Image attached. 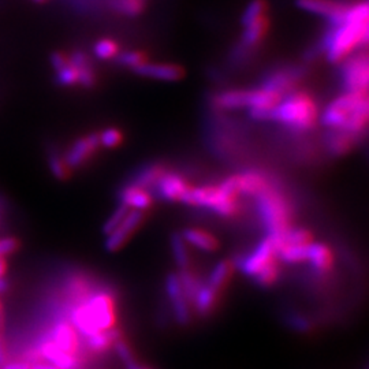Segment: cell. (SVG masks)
Instances as JSON below:
<instances>
[{"instance_id":"cell-19","label":"cell","mask_w":369,"mask_h":369,"mask_svg":"<svg viewBox=\"0 0 369 369\" xmlns=\"http://www.w3.org/2000/svg\"><path fill=\"white\" fill-rule=\"evenodd\" d=\"M212 104L218 110L249 108L251 91H226V92L218 93L212 99Z\"/></svg>"},{"instance_id":"cell-1","label":"cell","mask_w":369,"mask_h":369,"mask_svg":"<svg viewBox=\"0 0 369 369\" xmlns=\"http://www.w3.org/2000/svg\"><path fill=\"white\" fill-rule=\"evenodd\" d=\"M368 14L367 3L349 6L344 23L332 26L324 37V51L330 62H344L356 48L368 43Z\"/></svg>"},{"instance_id":"cell-27","label":"cell","mask_w":369,"mask_h":369,"mask_svg":"<svg viewBox=\"0 0 369 369\" xmlns=\"http://www.w3.org/2000/svg\"><path fill=\"white\" fill-rule=\"evenodd\" d=\"M165 173V168L163 167L162 164H151L146 165L144 168H141L139 173L132 178L130 184L133 186H139V187H151L161 180L163 174Z\"/></svg>"},{"instance_id":"cell-3","label":"cell","mask_w":369,"mask_h":369,"mask_svg":"<svg viewBox=\"0 0 369 369\" xmlns=\"http://www.w3.org/2000/svg\"><path fill=\"white\" fill-rule=\"evenodd\" d=\"M367 93L345 92L331 101L322 115V123L328 129H341L360 136L368 123Z\"/></svg>"},{"instance_id":"cell-2","label":"cell","mask_w":369,"mask_h":369,"mask_svg":"<svg viewBox=\"0 0 369 369\" xmlns=\"http://www.w3.org/2000/svg\"><path fill=\"white\" fill-rule=\"evenodd\" d=\"M66 319L85 339L111 330L116 324L115 297L108 290L94 289L87 300L70 308Z\"/></svg>"},{"instance_id":"cell-43","label":"cell","mask_w":369,"mask_h":369,"mask_svg":"<svg viewBox=\"0 0 369 369\" xmlns=\"http://www.w3.org/2000/svg\"><path fill=\"white\" fill-rule=\"evenodd\" d=\"M32 364L25 363L23 360L18 358H11L8 363H6L0 369H30Z\"/></svg>"},{"instance_id":"cell-41","label":"cell","mask_w":369,"mask_h":369,"mask_svg":"<svg viewBox=\"0 0 369 369\" xmlns=\"http://www.w3.org/2000/svg\"><path fill=\"white\" fill-rule=\"evenodd\" d=\"M289 323H290V325H292L294 330L301 331V332H308V331H311V328H312L311 322H309L306 318H304V316H301V315H297V313H293V315L289 316Z\"/></svg>"},{"instance_id":"cell-33","label":"cell","mask_w":369,"mask_h":369,"mask_svg":"<svg viewBox=\"0 0 369 369\" xmlns=\"http://www.w3.org/2000/svg\"><path fill=\"white\" fill-rule=\"evenodd\" d=\"M115 58L119 65L127 66V68H132V69H136L139 65L148 62V58H146L145 52H141V51L122 52V54H118Z\"/></svg>"},{"instance_id":"cell-28","label":"cell","mask_w":369,"mask_h":369,"mask_svg":"<svg viewBox=\"0 0 369 369\" xmlns=\"http://www.w3.org/2000/svg\"><path fill=\"white\" fill-rule=\"evenodd\" d=\"M280 275V264L277 257L268 261L256 275L254 277V283L260 287H270L274 283H277Z\"/></svg>"},{"instance_id":"cell-48","label":"cell","mask_w":369,"mask_h":369,"mask_svg":"<svg viewBox=\"0 0 369 369\" xmlns=\"http://www.w3.org/2000/svg\"><path fill=\"white\" fill-rule=\"evenodd\" d=\"M129 369H148V368H144V367H141V365H139V364H136L135 367H132V368Z\"/></svg>"},{"instance_id":"cell-45","label":"cell","mask_w":369,"mask_h":369,"mask_svg":"<svg viewBox=\"0 0 369 369\" xmlns=\"http://www.w3.org/2000/svg\"><path fill=\"white\" fill-rule=\"evenodd\" d=\"M6 334V311H4V305L0 300V335Z\"/></svg>"},{"instance_id":"cell-46","label":"cell","mask_w":369,"mask_h":369,"mask_svg":"<svg viewBox=\"0 0 369 369\" xmlns=\"http://www.w3.org/2000/svg\"><path fill=\"white\" fill-rule=\"evenodd\" d=\"M7 271H8L7 258H0V277H6Z\"/></svg>"},{"instance_id":"cell-30","label":"cell","mask_w":369,"mask_h":369,"mask_svg":"<svg viewBox=\"0 0 369 369\" xmlns=\"http://www.w3.org/2000/svg\"><path fill=\"white\" fill-rule=\"evenodd\" d=\"M311 245V244H309ZM309 245H287L279 249L277 260L286 264H299L308 260V246Z\"/></svg>"},{"instance_id":"cell-6","label":"cell","mask_w":369,"mask_h":369,"mask_svg":"<svg viewBox=\"0 0 369 369\" xmlns=\"http://www.w3.org/2000/svg\"><path fill=\"white\" fill-rule=\"evenodd\" d=\"M182 203L187 206L207 208L223 218H232L239 211L238 197L227 194L219 186L190 187Z\"/></svg>"},{"instance_id":"cell-40","label":"cell","mask_w":369,"mask_h":369,"mask_svg":"<svg viewBox=\"0 0 369 369\" xmlns=\"http://www.w3.org/2000/svg\"><path fill=\"white\" fill-rule=\"evenodd\" d=\"M130 211V208L123 206V204H119V207L116 208L114 211V213L107 219V222L104 223L103 226V232L106 235H108L111 231L115 230L116 227L119 226V223L125 219V216L127 215V212Z\"/></svg>"},{"instance_id":"cell-29","label":"cell","mask_w":369,"mask_h":369,"mask_svg":"<svg viewBox=\"0 0 369 369\" xmlns=\"http://www.w3.org/2000/svg\"><path fill=\"white\" fill-rule=\"evenodd\" d=\"M180 280H181V286H182V290H184V297L187 302L193 304V301L196 299L203 282L201 279L197 277L193 271H190V268H186V270H181V275Z\"/></svg>"},{"instance_id":"cell-35","label":"cell","mask_w":369,"mask_h":369,"mask_svg":"<svg viewBox=\"0 0 369 369\" xmlns=\"http://www.w3.org/2000/svg\"><path fill=\"white\" fill-rule=\"evenodd\" d=\"M145 8V0H116V10L125 15L136 17Z\"/></svg>"},{"instance_id":"cell-12","label":"cell","mask_w":369,"mask_h":369,"mask_svg":"<svg viewBox=\"0 0 369 369\" xmlns=\"http://www.w3.org/2000/svg\"><path fill=\"white\" fill-rule=\"evenodd\" d=\"M165 292H167L168 299L171 301L175 320L181 325L190 323L192 313H190L189 302L184 297L181 280L177 274H170L165 279Z\"/></svg>"},{"instance_id":"cell-17","label":"cell","mask_w":369,"mask_h":369,"mask_svg":"<svg viewBox=\"0 0 369 369\" xmlns=\"http://www.w3.org/2000/svg\"><path fill=\"white\" fill-rule=\"evenodd\" d=\"M358 136L341 129H330L325 136V145L332 156H344L353 149Z\"/></svg>"},{"instance_id":"cell-22","label":"cell","mask_w":369,"mask_h":369,"mask_svg":"<svg viewBox=\"0 0 369 369\" xmlns=\"http://www.w3.org/2000/svg\"><path fill=\"white\" fill-rule=\"evenodd\" d=\"M308 260L312 267L318 271V274H325L334 267V256L328 246L324 244L312 242L308 246Z\"/></svg>"},{"instance_id":"cell-37","label":"cell","mask_w":369,"mask_h":369,"mask_svg":"<svg viewBox=\"0 0 369 369\" xmlns=\"http://www.w3.org/2000/svg\"><path fill=\"white\" fill-rule=\"evenodd\" d=\"M94 54L100 59H111L119 54V46L114 40L103 39L97 42V44L94 46Z\"/></svg>"},{"instance_id":"cell-7","label":"cell","mask_w":369,"mask_h":369,"mask_svg":"<svg viewBox=\"0 0 369 369\" xmlns=\"http://www.w3.org/2000/svg\"><path fill=\"white\" fill-rule=\"evenodd\" d=\"M341 70L342 84L346 92L367 93L369 85V61L365 52L350 55Z\"/></svg>"},{"instance_id":"cell-34","label":"cell","mask_w":369,"mask_h":369,"mask_svg":"<svg viewBox=\"0 0 369 369\" xmlns=\"http://www.w3.org/2000/svg\"><path fill=\"white\" fill-rule=\"evenodd\" d=\"M267 8L268 7H267L265 0H252L248 4V7H246V10L242 15V23L246 25V23H252L254 20L263 17V15H267Z\"/></svg>"},{"instance_id":"cell-21","label":"cell","mask_w":369,"mask_h":369,"mask_svg":"<svg viewBox=\"0 0 369 369\" xmlns=\"http://www.w3.org/2000/svg\"><path fill=\"white\" fill-rule=\"evenodd\" d=\"M245 30L242 35V51L248 52L254 46L261 43V40L265 37L268 27H270V21L267 15H263L252 23L244 25Z\"/></svg>"},{"instance_id":"cell-15","label":"cell","mask_w":369,"mask_h":369,"mask_svg":"<svg viewBox=\"0 0 369 369\" xmlns=\"http://www.w3.org/2000/svg\"><path fill=\"white\" fill-rule=\"evenodd\" d=\"M137 74L142 77H148L152 80H159V81H180L184 75V71L178 65H171V63H149L145 62L142 65L133 69Z\"/></svg>"},{"instance_id":"cell-31","label":"cell","mask_w":369,"mask_h":369,"mask_svg":"<svg viewBox=\"0 0 369 369\" xmlns=\"http://www.w3.org/2000/svg\"><path fill=\"white\" fill-rule=\"evenodd\" d=\"M171 249H173V254H174L177 265L181 270L189 268L190 267V256H189L186 242H184V239L180 232H174L171 235Z\"/></svg>"},{"instance_id":"cell-8","label":"cell","mask_w":369,"mask_h":369,"mask_svg":"<svg viewBox=\"0 0 369 369\" xmlns=\"http://www.w3.org/2000/svg\"><path fill=\"white\" fill-rule=\"evenodd\" d=\"M277 257V249L273 238L268 235L264 238L256 248L254 252L245 257H239L235 260L234 265L241 270L246 277H254L268 261Z\"/></svg>"},{"instance_id":"cell-10","label":"cell","mask_w":369,"mask_h":369,"mask_svg":"<svg viewBox=\"0 0 369 369\" xmlns=\"http://www.w3.org/2000/svg\"><path fill=\"white\" fill-rule=\"evenodd\" d=\"M301 10L320 15L328 20L331 26L344 23L349 6L335 0H297Z\"/></svg>"},{"instance_id":"cell-13","label":"cell","mask_w":369,"mask_h":369,"mask_svg":"<svg viewBox=\"0 0 369 369\" xmlns=\"http://www.w3.org/2000/svg\"><path fill=\"white\" fill-rule=\"evenodd\" d=\"M302 75H304V70L299 69V68L277 70L271 73L270 77L265 78L261 88L277 93L279 96L283 97L287 93L293 92L294 87L299 84Z\"/></svg>"},{"instance_id":"cell-18","label":"cell","mask_w":369,"mask_h":369,"mask_svg":"<svg viewBox=\"0 0 369 369\" xmlns=\"http://www.w3.org/2000/svg\"><path fill=\"white\" fill-rule=\"evenodd\" d=\"M119 204L127 208L145 211L152 206V196L142 187L127 184L119 190L118 194Z\"/></svg>"},{"instance_id":"cell-24","label":"cell","mask_w":369,"mask_h":369,"mask_svg":"<svg viewBox=\"0 0 369 369\" xmlns=\"http://www.w3.org/2000/svg\"><path fill=\"white\" fill-rule=\"evenodd\" d=\"M232 268H234V264L231 261H227V260L219 261L209 274L207 282L208 286L211 289H213L216 293L220 294L223 292V289L226 287L229 279H230Z\"/></svg>"},{"instance_id":"cell-23","label":"cell","mask_w":369,"mask_h":369,"mask_svg":"<svg viewBox=\"0 0 369 369\" xmlns=\"http://www.w3.org/2000/svg\"><path fill=\"white\" fill-rule=\"evenodd\" d=\"M184 242L201 249L204 252H215L219 248V241L212 234L200 229H184L181 232Z\"/></svg>"},{"instance_id":"cell-20","label":"cell","mask_w":369,"mask_h":369,"mask_svg":"<svg viewBox=\"0 0 369 369\" xmlns=\"http://www.w3.org/2000/svg\"><path fill=\"white\" fill-rule=\"evenodd\" d=\"M122 332L120 330H118L116 327L111 328V330H107V331H101V332H97L92 337L87 338V342L84 344V349H87V354L91 353V354H104L106 351L110 350V347L114 346L116 341L119 338H122Z\"/></svg>"},{"instance_id":"cell-32","label":"cell","mask_w":369,"mask_h":369,"mask_svg":"<svg viewBox=\"0 0 369 369\" xmlns=\"http://www.w3.org/2000/svg\"><path fill=\"white\" fill-rule=\"evenodd\" d=\"M48 165L49 170L52 173V175L61 181H66L69 180L71 175V170L69 165L66 164V161L62 155H59L58 152H51L48 156Z\"/></svg>"},{"instance_id":"cell-5","label":"cell","mask_w":369,"mask_h":369,"mask_svg":"<svg viewBox=\"0 0 369 369\" xmlns=\"http://www.w3.org/2000/svg\"><path fill=\"white\" fill-rule=\"evenodd\" d=\"M254 199L258 216L268 235H277L292 227L293 211L289 201L273 184Z\"/></svg>"},{"instance_id":"cell-26","label":"cell","mask_w":369,"mask_h":369,"mask_svg":"<svg viewBox=\"0 0 369 369\" xmlns=\"http://www.w3.org/2000/svg\"><path fill=\"white\" fill-rule=\"evenodd\" d=\"M70 63L74 65L78 71H80V81L82 87L91 88L96 82V77L93 73L92 65L88 59V56L82 52H74L71 56H69Z\"/></svg>"},{"instance_id":"cell-9","label":"cell","mask_w":369,"mask_h":369,"mask_svg":"<svg viewBox=\"0 0 369 369\" xmlns=\"http://www.w3.org/2000/svg\"><path fill=\"white\" fill-rule=\"evenodd\" d=\"M144 220H145L144 211H139V209L129 211L127 215L125 216V219L119 223V226L116 227L115 230L111 231L107 235L106 249L108 252L119 251L142 225Z\"/></svg>"},{"instance_id":"cell-25","label":"cell","mask_w":369,"mask_h":369,"mask_svg":"<svg viewBox=\"0 0 369 369\" xmlns=\"http://www.w3.org/2000/svg\"><path fill=\"white\" fill-rule=\"evenodd\" d=\"M219 293H216L213 289H211L207 283H203L196 299L193 301V305L197 311L199 315L201 316H207L211 312H213L216 304H218V299H219Z\"/></svg>"},{"instance_id":"cell-16","label":"cell","mask_w":369,"mask_h":369,"mask_svg":"<svg viewBox=\"0 0 369 369\" xmlns=\"http://www.w3.org/2000/svg\"><path fill=\"white\" fill-rule=\"evenodd\" d=\"M271 181L267 175L260 171L249 170L238 175V190L239 194H245L249 197H257L265 189L271 186Z\"/></svg>"},{"instance_id":"cell-11","label":"cell","mask_w":369,"mask_h":369,"mask_svg":"<svg viewBox=\"0 0 369 369\" xmlns=\"http://www.w3.org/2000/svg\"><path fill=\"white\" fill-rule=\"evenodd\" d=\"M99 146H100V141L97 133H91L88 136L75 139L71 144L68 154L63 156L70 170L80 168L85 163L89 162L94 156L96 151L99 149Z\"/></svg>"},{"instance_id":"cell-42","label":"cell","mask_w":369,"mask_h":369,"mask_svg":"<svg viewBox=\"0 0 369 369\" xmlns=\"http://www.w3.org/2000/svg\"><path fill=\"white\" fill-rule=\"evenodd\" d=\"M51 63L56 71H59V70H62L69 65V56H66L62 52H54L51 55Z\"/></svg>"},{"instance_id":"cell-36","label":"cell","mask_w":369,"mask_h":369,"mask_svg":"<svg viewBox=\"0 0 369 369\" xmlns=\"http://www.w3.org/2000/svg\"><path fill=\"white\" fill-rule=\"evenodd\" d=\"M21 249V239L14 235L0 237V258H7L8 256L17 254Z\"/></svg>"},{"instance_id":"cell-38","label":"cell","mask_w":369,"mask_h":369,"mask_svg":"<svg viewBox=\"0 0 369 369\" xmlns=\"http://www.w3.org/2000/svg\"><path fill=\"white\" fill-rule=\"evenodd\" d=\"M99 141L100 145H103L104 148H116L123 142V135L119 129L108 127L103 130L101 135H99Z\"/></svg>"},{"instance_id":"cell-47","label":"cell","mask_w":369,"mask_h":369,"mask_svg":"<svg viewBox=\"0 0 369 369\" xmlns=\"http://www.w3.org/2000/svg\"><path fill=\"white\" fill-rule=\"evenodd\" d=\"M30 369H58L56 367H54L52 364H48L44 361H40V363H36V364H32V368Z\"/></svg>"},{"instance_id":"cell-39","label":"cell","mask_w":369,"mask_h":369,"mask_svg":"<svg viewBox=\"0 0 369 369\" xmlns=\"http://www.w3.org/2000/svg\"><path fill=\"white\" fill-rule=\"evenodd\" d=\"M56 80H58V82L61 85H65V87L78 84V81H80V71L74 65H71L69 61V65L66 68H63V69L58 71Z\"/></svg>"},{"instance_id":"cell-49","label":"cell","mask_w":369,"mask_h":369,"mask_svg":"<svg viewBox=\"0 0 369 369\" xmlns=\"http://www.w3.org/2000/svg\"><path fill=\"white\" fill-rule=\"evenodd\" d=\"M35 1H37V3H43V1H46V0H35Z\"/></svg>"},{"instance_id":"cell-4","label":"cell","mask_w":369,"mask_h":369,"mask_svg":"<svg viewBox=\"0 0 369 369\" xmlns=\"http://www.w3.org/2000/svg\"><path fill=\"white\" fill-rule=\"evenodd\" d=\"M271 120L284 125L293 132H308L318 120V106L308 93H287L273 110Z\"/></svg>"},{"instance_id":"cell-14","label":"cell","mask_w":369,"mask_h":369,"mask_svg":"<svg viewBox=\"0 0 369 369\" xmlns=\"http://www.w3.org/2000/svg\"><path fill=\"white\" fill-rule=\"evenodd\" d=\"M155 186L159 197L165 201H182L192 187L182 175L167 171Z\"/></svg>"},{"instance_id":"cell-44","label":"cell","mask_w":369,"mask_h":369,"mask_svg":"<svg viewBox=\"0 0 369 369\" xmlns=\"http://www.w3.org/2000/svg\"><path fill=\"white\" fill-rule=\"evenodd\" d=\"M7 203H6V200L3 199V197H0V229H1V226L4 225V222H6V219H7Z\"/></svg>"}]
</instances>
